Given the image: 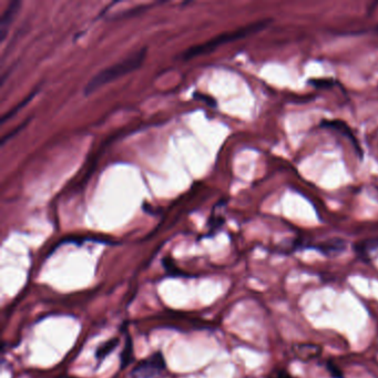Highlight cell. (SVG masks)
I'll use <instances>...</instances> for the list:
<instances>
[{
	"mask_svg": "<svg viewBox=\"0 0 378 378\" xmlns=\"http://www.w3.org/2000/svg\"><path fill=\"white\" fill-rule=\"evenodd\" d=\"M147 56V48H141L140 50L132 52L130 56L124 58L123 60L119 61L112 66L103 69L100 72H98L96 76L91 78V80L87 83L84 87V94L90 96L91 93L97 91L98 89L103 87L104 84H108L116 79L120 78L124 74L137 70L138 68L141 67L144 59Z\"/></svg>",
	"mask_w": 378,
	"mask_h": 378,
	"instance_id": "1",
	"label": "cell"
},
{
	"mask_svg": "<svg viewBox=\"0 0 378 378\" xmlns=\"http://www.w3.org/2000/svg\"><path fill=\"white\" fill-rule=\"evenodd\" d=\"M270 23H272V19H263V20H258L256 22L247 24V26L238 28L236 29V30L227 31L222 34H218V36L212 38L211 40H208L204 43H201V44H197V46H193L191 48H189L188 50L183 52L182 58L184 59V60H189V59L202 56V54H207L212 52L213 50H215L217 47L222 46V44L231 42V41H235V40H238V39L245 38V37L251 36V34H254L258 31H261L263 30V29L268 27V24Z\"/></svg>",
	"mask_w": 378,
	"mask_h": 378,
	"instance_id": "2",
	"label": "cell"
},
{
	"mask_svg": "<svg viewBox=\"0 0 378 378\" xmlns=\"http://www.w3.org/2000/svg\"><path fill=\"white\" fill-rule=\"evenodd\" d=\"M166 360L161 352H157L146 360L139 363L133 368L131 375L133 378H156L166 371Z\"/></svg>",
	"mask_w": 378,
	"mask_h": 378,
	"instance_id": "3",
	"label": "cell"
},
{
	"mask_svg": "<svg viewBox=\"0 0 378 378\" xmlns=\"http://www.w3.org/2000/svg\"><path fill=\"white\" fill-rule=\"evenodd\" d=\"M321 127L332 129V130L340 132L341 134H343V136L346 137L348 140L353 143V146H354L358 157L363 158V150L360 146V143L357 142V139L355 138L354 133H353L352 129L348 127V124L346 122L342 120H323L321 121Z\"/></svg>",
	"mask_w": 378,
	"mask_h": 378,
	"instance_id": "4",
	"label": "cell"
},
{
	"mask_svg": "<svg viewBox=\"0 0 378 378\" xmlns=\"http://www.w3.org/2000/svg\"><path fill=\"white\" fill-rule=\"evenodd\" d=\"M20 6L21 1H19V0H12V1H10V3L8 4L6 10L2 13L1 19H0V39H1V41H3L4 38H6L9 28H10L12 21L14 20L16 14L19 12Z\"/></svg>",
	"mask_w": 378,
	"mask_h": 378,
	"instance_id": "5",
	"label": "cell"
},
{
	"mask_svg": "<svg viewBox=\"0 0 378 378\" xmlns=\"http://www.w3.org/2000/svg\"><path fill=\"white\" fill-rule=\"evenodd\" d=\"M357 256L363 261H371L378 256V237L361 241L354 246Z\"/></svg>",
	"mask_w": 378,
	"mask_h": 378,
	"instance_id": "6",
	"label": "cell"
},
{
	"mask_svg": "<svg viewBox=\"0 0 378 378\" xmlns=\"http://www.w3.org/2000/svg\"><path fill=\"white\" fill-rule=\"evenodd\" d=\"M293 352L301 361H311L312 358L320 356L322 350L320 346L314 344H297L294 346Z\"/></svg>",
	"mask_w": 378,
	"mask_h": 378,
	"instance_id": "7",
	"label": "cell"
},
{
	"mask_svg": "<svg viewBox=\"0 0 378 378\" xmlns=\"http://www.w3.org/2000/svg\"><path fill=\"white\" fill-rule=\"evenodd\" d=\"M316 250L321 251L325 255H335L345 250L346 244L341 238H333V240L326 241L322 244L315 246Z\"/></svg>",
	"mask_w": 378,
	"mask_h": 378,
	"instance_id": "8",
	"label": "cell"
},
{
	"mask_svg": "<svg viewBox=\"0 0 378 378\" xmlns=\"http://www.w3.org/2000/svg\"><path fill=\"white\" fill-rule=\"evenodd\" d=\"M119 345V340L118 338H112V340L104 342L103 344H101L97 348L96 352V358L100 362H102L104 358H106L108 355H110L111 353L116 350V347Z\"/></svg>",
	"mask_w": 378,
	"mask_h": 378,
	"instance_id": "9",
	"label": "cell"
},
{
	"mask_svg": "<svg viewBox=\"0 0 378 378\" xmlns=\"http://www.w3.org/2000/svg\"><path fill=\"white\" fill-rule=\"evenodd\" d=\"M133 357V343L131 341L130 336L127 337L126 344H124V348L121 353V368H126L129 364H130Z\"/></svg>",
	"mask_w": 378,
	"mask_h": 378,
	"instance_id": "10",
	"label": "cell"
},
{
	"mask_svg": "<svg viewBox=\"0 0 378 378\" xmlns=\"http://www.w3.org/2000/svg\"><path fill=\"white\" fill-rule=\"evenodd\" d=\"M163 266H164V268H166L168 274L172 277H186V276H188V274H186V273H184L182 270H180V268L176 265V263H174L173 260H171L170 257L163 258Z\"/></svg>",
	"mask_w": 378,
	"mask_h": 378,
	"instance_id": "11",
	"label": "cell"
},
{
	"mask_svg": "<svg viewBox=\"0 0 378 378\" xmlns=\"http://www.w3.org/2000/svg\"><path fill=\"white\" fill-rule=\"evenodd\" d=\"M36 93H37V91H32L30 94H29L28 97H26V99H23V100H22L20 103L17 104V106L14 107V108H12L10 111L7 112L6 114H3V116H2V119H1V123L6 122V120H8V119L12 118V117L14 116V114L17 113V111L21 110V109H22L24 106H27V104L31 101V99L34 97V94H36Z\"/></svg>",
	"mask_w": 378,
	"mask_h": 378,
	"instance_id": "12",
	"label": "cell"
},
{
	"mask_svg": "<svg viewBox=\"0 0 378 378\" xmlns=\"http://www.w3.org/2000/svg\"><path fill=\"white\" fill-rule=\"evenodd\" d=\"M313 86L316 88H330L334 86V80L333 79H312L310 81Z\"/></svg>",
	"mask_w": 378,
	"mask_h": 378,
	"instance_id": "13",
	"label": "cell"
},
{
	"mask_svg": "<svg viewBox=\"0 0 378 378\" xmlns=\"http://www.w3.org/2000/svg\"><path fill=\"white\" fill-rule=\"evenodd\" d=\"M327 371L331 373V375L333 378H344V375H343V372L340 370V367L336 366L333 362H327Z\"/></svg>",
	"mask_w": 378,
	"mask_h": 378,
	"instance_id": "14",
	"label": "cell"
},
{
	"mask_svg": "<svg viewBox=\"0 0 378 378\" xmlns=\"http://www.w3.org/2000/svg\"><path fill=\"white\" fill-rule=\"evenodd\" d=\"M268 378H296V377L291 375L290 373L285 370H277L273 373V374H271V376Z\"/></svg>",
	"mask_w": 378,
	"mask_h": 378,
	"instance_id": "15",
	"label": "cell"
},
{
	"mask_svg": "<svg viewBox=\"0 0 378 378\" xmlns=\"http://www.w3.org/2000/svg\"><path fill=\"white\" fill-rule=\"evenodd\" d=\"M26 123H27V122H23L22 124H20V126L17 127L16 129H13V130H12L10 133L6 134V136H4V137L1 139V144H4V143H6V142H7V140H9V139H11V138L14 136V134H16L17 132L20 131V130H21V129H22L24 126H26Z\"/></svg>",
	"mask_w": 378,
	"mask_h": 378,
	"instance_id": "16",
	"label": "cell"
},
{
	"mask_svg": "<svg viewBox=\"0 0 378 378\" xmlns=\"http://www.w3.org/2000/svg\"><path fill=\"white\" fill-rule=\"evenodd\" d=\"M58 378H78V377H70V376H60V377H58Z\"/></svg>",
	"mask_w": 378,
	"mask_h": 378,
	"instance_id": "17",
	"label": "cell"
},
{
	"mask_svg": "<svg viewBox=\"0 0 378 378\" xmlns=\"http://www.w3.org/2000/svg\"><path fill=\"white\" fill-rule=\"evenodd\" d=\"M377 30H378V28H377Z\"/></svg>",
	"mask_w": 378,
	"mask_h": 378,
	"instance_id": "18",
	"label": "cell"
}]
</instances>
